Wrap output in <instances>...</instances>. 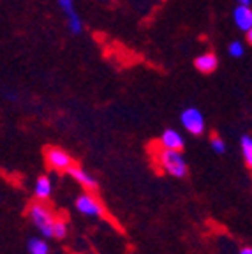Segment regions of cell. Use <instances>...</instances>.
Masks as SVG:
<instances>
[{"instance_id":"obj_1","label":"cell","mask_w":252,"mask_h":254,"mask_svg":"<svg viewBox=\"0 0 252 254\" xmlns=\"http://www.w3.org/2000/svg\"><path fill=\"white\" fill-rule=\"evenodd\" d=\"M157 161L161 168L171 177L184 179L187 175V161L182 154V150H170V148H162L157 152Z\"/></svg>"},{"instance_id":"obj_2","label":"cell","mask_w":252,"mask_h":254,"mask_svg":"<svg viewBox=\"0 0 252 254\" xmlns=\"http://www.w3.org/2000/svg\"><path fill=\"white\" fill-rule=\"evenodd\" d=\"M28 217H30L32 224L41 231V235H44L46 238L53 237V226H55L57 219L41 199L28 206Z\"/></svg>"},{"instance_id":"obj_3","label":"cell","mask_w":252,"mask_h":254,"mask_svg":"<svg viewBox=\"0 0 252 254\" xmlns=\"http://www.w3.org/2000/svg\"><path fill=\"white\" fill-rule=\"evenodd\" d=\"M180 122L184 129L194 136H199L205 132V117L197 108H186L182 111Z\"/></svg>"},{"instance_id":"obj_4","label":"cell","mask_w":252,"mask_h":254,"mask_svg":"<svg viewBox=\"0 0 252 254\" xmlns=\"http://www.w3.org/2000/svg\"><path fill=\"white\" fill-rule=\"evenodd\" d=\"M57 4H59L60 11L65 16V23L69 32L74 34V36H79L83 32V21L74 7V0H57Z\"/></svg>"},{"instance_id":"obj_5","label":"cell","mask_w":252,"mask_h":254,"mask_svg":"<svg viewBox=\"0 0 252 254\" xmlns=\"http://www.w3.org/2000/svg\"><path fill=\"white\" fill-rule=\"evenodd\" d=\"M46 163L52 170L57 171H67L72 166V157L69 152H65L60 147H50L46 148Z\"/></svg>"},{"instance_id":"obj_6","label":"cell","mask_w":252,"mask_h":254,"mask_svg":"<svg viewBox=\"0 0 252 254\" xmlns=\"http://www.w3.org/2000/svg\"><path fill=\"white\" fill-rule=\"evenodd\" d=\"M76 208L79 214L88 215V217H103L104 215V208L99 203V199L92 194H87V192H83L76 198Z\"/></svg>"},{"instance_id":"obj_7","label":"cell","mask_w":252,"mask_h":254,"mask_svg":"<svg viewBox=\"0 0 252 254\" xmlns=\"http://www.w3.org/2000/svg\"><path fill=\"white\" fill-rule=\"evenodd\" d=\"M233 20L235 25L240 28L242 32H249L252 28V9L251 5H242L238 4L233 11Z\"/></svg>"},{"instance_id":"obj_8","label":"cell","mask_w":252,"mask_h":254,"mask_svg":"<svg viewBox=\"0 0 252 254\" xmlns=\"http://www.w3.org/2000/svg\"><path fill=\"white\" fill-rule=\"evenodd\" d=\"M67 173L71 175L72 179H74L81 187H85V189H90V190L97 189V186H99L97 179H95V177H92V175L88 173V171L83 170V168L74 166V164H72V166L67 170Z\"/></svg>"},{"instance_id":"obj_9","label":"cell","mask_w":252,"mask_h":254,"mask_svg":"<svg viewBox=\"0 0 252 254\" xmlns=\"http://www.w3.org/2000/svg\"><path fill=\"white\" fill-rule=\"evenodd\" d=\"M194 67L199 72H203V74H212V72H215L217 67H219V59H217V55L212 52L203 53V55L196 57Z\"/></svg>"},{"instance_id":"obj_10","label":"cell","mask_w":252,"mask_h":254,"mask_svg":"<svg viewBox=\"0 0 252 254\" xmlns=\"http://www.w3.org/2000/svg\"><path fill=\"white\" fill-rule=\"evenodd\" d=\"M162 148H170V150H184V136L180 134L178 131L175 129H166L161 136V141H159Z\"/></svg>"},{"instance_id":"obj_11","label":"cell","mask_w":252,"mask_h":254,"mask_svg":"<svg viewBox=\"0 0 252 254\" xmlns=\"http://www.w3.org/2000/svg\"><path fill=\"white\" fill-rule=\"evenodd\" d=\"M52 190H53V184H52V180H50V177L43 175V177H39V179L36 180L34 192H36V198L37 199H41V201L48 199L50 196H52Z\"/></svg>"},{"instance_id":"obj_12","label":"cell","mask_w":252,"mask_h":254,"mask_svg":"<svg viewBox=\"0 0 252 254\" xmlns=\"http://www.w3.org/2000/svg\"><path fill=\"white\" fill-rule=\"evenodd\" d=\"M240 147H242V154L247 166L252 170V136L251 134H242L240 138Z\"/></svg>"},{"instance_id":"obj_13","label":"cell","mask_w":252,"mask_h":254,"mask_svg":"<svg viewBox=\"0 0 252 254\" xmlns=\"http://www.w3.org/2000/svg\"><path fill=\"white\" fill-rule=\"evenodd\" d=\"M27 249L30 254H50V246L44 242L43 238H30Z\"/></svg>"},{"instance_id":"obj_14","label":"cell","mask_w":252,"mask_h":254,"mask_svg":"<svg viewBox=\"0 0 252 254\" xmlns=\"http://www.w3.org/2000/svg\"><path fill=\"white\" fill-rule=\"evenodd\" d=\"M228 53H229V57H233V59H240V57H244V53H245L244 44H242L240 41H233V43H229V46H228Z\"/></svg>"},{"instance_id":"obj_15","label":"cell","mask_w":252,"mask_h":254,"mask_svg":"<svg viewBox=\"0 0 252 254\" xmlns=\"http://www.w3.org/2000/svg\"><path fill=\"white\" fill-rule=\"evenodd\" d=\"M210 147H212V150L215 152V154H219V155H222L226 152V143H224V139L221 138V136H212L210 138Z\"/></svg>"},{"instance_id":"obj_16","label":"cell","mask_w":252,"mask_h":254,"mask_svg":"<svg viewBox=\"0 0 252 254\" xmlns=\"http://www.w3.org/2000/svg\"><path fill=\"white\" fill-rule=\"evenodd\" d=\"M67 237V224L63 219H57L55 221V226H53V238H59V240H62V238Z\"/></svg>"},{"instance_id":"obj_17","label":"cell","mask_w":252,"mask_h":254,"mask_svg":"<svg viewBox=\"0 0 252 254\" xmlns=\"http://www.w3.org/2000/svg\"><path fill=\"white\" fill-rule=\"evenodd\" d=\"M245 34H247V43L252 46V28H251V30H249V32H245Z\"/></svg>"},{"instance_id":"obj_18","label":"cell","mask_w":252,"mask_h":254,"mask_svg":"<svg viewBox=\"0 0 252 254\" xmlns=\"http://www.w3.org/2000/svg\"><path fill=\"white\" fill-rule=\"evenodd\" d=\"M240 254H252V247H244V249L240 251Z\"/></svg>"},{"instance_id":"obj_19","label":"cell","mask_w":252,"mask_h":254,"mask_svg":"<svg viewBox=\"0 0 252 254\" xmlns=\"http://www.w3.org/2000/svg\"><path fill=\"white\" fill-rule=\"evenodd\" d=\"M252 0H237V4H242V5H251Z\"/></svg>"}]
</instances>
